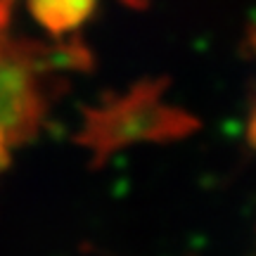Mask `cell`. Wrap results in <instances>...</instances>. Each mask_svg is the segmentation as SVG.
Masks as SVG:
<instances>
[{
	"mask_svg": "<svg viewBox=\"0 0 256 256\" xmlns=\"http://www.w3.org/2000/svg\"><path fill=\"white\" fill-rule=\"evenodd\" d=\"M52 83L48 55L12 36L8 28V0H0V168L46 114Z\"/></svg>",
	"mask_w": 256,
	"mask_h": 256,
	"instance_id": "6da1fadb",
	"label": "cell"
}]
</instances>
